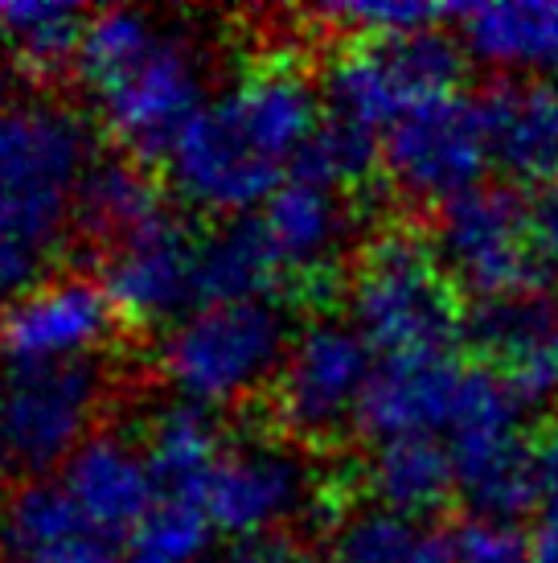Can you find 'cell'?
Returning <instances> with one entry per match:
<instances>
[{
  "mask_svg": "<svg viewBox=\"0 0 558 563\" xmlns=\"http://www.w3.org/2000/svg\"><path fill=\"white\" fill-rule=\"evenodd\" d=\"M115 153L160 169L186 124L210 103L205 58L189 33L144 9H94L75 63Z\"/></svg>",
  "mask_w": 558,
  "mask_h": 563,
  "instance_id": "cell-1",
  "label": "cell"
},
{
  "mask_svg": "<svg viewBox=\"0 0 558 563\" xmlns=\"http://www.w3.org/2000/svg\"><path fill=\"white\" fill-rule=\"evenodd\" d=\"M94 157L99 141L70 103L16 99L0 115V309L58 276Z\"/></svg>",
  "mask_w": 558,
  "mask_h": 563,
  "instance_id": "cell-2",
  "label": "cell"
},
{
  "mask_svg": "<svg viewBox=\"0 0 558 563\" xmlns=\"http://www.w3.org/2000/svg\"><path fill=\"white\" fill-rule=\"evenodd\" d=\"M465 288L451 280L435 239L415 227H382L349 272V325L378 358L451 354L468 338Z\"/></svg>",
  "mask_w": 558,
  "mask_h": 563,
  "instance_id": "cell-3",
  "label": "cell"
},
{
  "mask_svg": "<svg viewBox=\"0 0 558 563\" xmlns=\"http://www.w3.org/2000/svg\"><path fill=\"white\" fill-rule=\"evenodd\" d=\"M288 300H226L186 313L160 338V375L181 404L234 407L276 383L292 350Z\"/></svg>",
  "mask_w": 558,
  "mask_h": 563,
  "instance_id": "cell-4",
  "label": "cell"
},
{
  "mask_svg": "<svg viewBox=\"0 0 558 563\" xmlns=\"http://www.w3.org/2000/svg\"><path fill=\"white\" fill-rule=\"evenodd\" d=\"M108 399L103 358L21 366L0 362V482H54L94 437Z\"/></svg>",
  "mask_w": 558,
  "mask_h": 563,
  "instance_id": "cell-5",
  "label": "cell"
},
{
  "mask_svg": "<svg viewBox=\"0 0 558 563\" xmlns=\"http://www.w3.org/2000/svg\"><path fill=\"white\" fill-rule=\"evenodd\" d=\"M373 350L354 325L316 317L292 338V350L271 383V416L288 440L328 444L357 428V407L373 378Z\"/></svg>",
  "mask_w": 558,
  "mask_h": 563,
  "instance_id": "cell-6",
  "label": "cell"
},
{
  "mask_svg": "<svg viewBox=\"0 0 558 563\" xmlns=\"http://www.w3.org/2000/svg\"><path fill=\"white\" fill-rule=\"evenodd\" d=\"M435 247L451 280L477 300L550 288L529 239V194L513 186H477L444 206Z\"/></svg>",
  "mask_w": 558,
  "mask_h": 563,
  "instance_id": "cell-7",
  "label": "cell"
},
{
  "mask_svg": "<svg viewBox=\"0 0 558 563\" xmlns=\"http://www.w3.org/2000/svg\"><path fill=\"white\" fill-rule=\"evenodd\" d=\"M160 169L177 202L214 222L259 214L288 181V169L267 161L243 136L217 95H210V103L189 120Z\"/></svg>",
  "mask_w": 558,
  "mask_h": 563,
  "instance_id": "cell-8",
  "label": "cell"
},
{
  "mask_svg": "<svg viewBox=\"0 0 558 563\" xmlns=\"http://www.w3.org/2000/svg\"><path fill=\"white\" fill-rule=\"evenodd\" d=\"M309 498V465L295 456L292 440L283 432H243L226 437L222 461L205 489V515L217 539L238 548L279 539Z\"/></svg>",
  "mask_w": 558,
  "mask_h": 563,
  "instance_id": "cell-9",
  "label": "cell"
},
{
  "mask_svg": "<svg viewBox=\"0 0 558 563\" xmlns=\"http://www.w3.org/2000/svg\"><path fill=\"white\" fill-rule=\"evenodd\" d=\"M489 165V141L477 99L448 95L418 103L387 132L382 169L411 202L448 206L477 189Z\"/></svg>",
  "mask_w": 558,
  "mask_h": 563,
  "instance_id": "cell-10",
  "label": "cell"
},
{
  "mask_svg": "<svg viewBox=\"0 0 558 563\" xmlns=\"http://www.w3.org/2000/svg\"><path fill=\"white\" fill-rule=\"evenodd\" d=\"M198 235L177 206L99 255V284L108 288L115 313L136 325H177L198 309Z\"/></svg>",
  "mask_w": 558,
  "mask_h": 563,
  "instance_id": "cell-11",
  "label": "cell"
},
{
  "mask_svg": "<svg viewBox=\"0 0 558 563\" xmlns=\"http://www.w3.org/2000/svg\"><path fill=\"white\" fill-rule=\"evenodd\" d=\"M120 321L99 276L66 272L0 309V362L58 366L103 358Z\"/></svg>",
  "mask_w": 558,
  "mask_h": 563,
  "instance_id": "cell-12",
  "label": "cell"
},
{
  "mask_svg": "<svg viewBox=\"0 0 558 563\" xmlns=\"http://www.w3.org/2000/svg\"><path fill=\"white\" fill-rule=\"evenodd\" d=\"M259 227L276 251L283 288H292V297L321 300L337 288V251L349 231V206L342 189L288 173V181L259 210Z\"/></svg>",
  "mask_w": 558,
  "mask_h": 563,
  "instance_id": "cell-13",
  "label": "cell"
},
{
  "mask_svg": "<svg viewBox=\"0 0 558 563\" xmlns=\"http://www.w3.org/2000/svg\"><path fill=\"white\" fill-rule=\"evenodd\" d=\"M217 99L231 111L234 124L243 128V136L288 173L325 120L321 87H312L309 70L292 58L247 66L226 91H217Z\"/></svg>",
  "mask_w": 558,
  "mask_h": 563,
  "instance_id": "cell-14",
  "label": "cell"
},
{
  "mask_svg": "<svg viewBox=\"0 0 558 563\" xmlns=\"http://www.w3.org/2000/svg\"><path fill=\"white\" fill-rule=\"evenodd\" d=\"M460 378H465V366L451 354L378 358L370 387L357 407V432L370 444L448 432Z\"/></svg>",
  "mask_w": 558,
  "mask_h": 563,
  "instance_id": "cell-15",
  "label": "cell"
},
{
  "mask_svg": "<svg viewBox=\"0 0 558 563\" xmlns=\"http://www.w3.org/2000/svg\"><path fill=\"white\" fill-rule=\"evenodd\" d=\"M489 161L513 186L558 189V82L505 79L477 99Z\"/></svg>",
  "mask_w": 558,
  "mask_h": 563,
  "instance_id": "cell-16",
  "label": "cell"
},
{
  "mask_svg": "<svg viewBox=\"0 0 558 563\" xmlns=\"http://www.w3.org/2000/svg\"><path fill=\"white\" fill-rule=\"evenodd\" d=\"M0 555L9 563H127L124 543L99 531L58 482L9 489L0 506Z\"/></svg>",
  "mask_w": 558,
  "mask_h": 563,
  "instance_id": "cell-17",
  "label": "cell"
},
{
  "mask_svg": "<svg viewBox=\"0 0 558 563\" xmlns=\"http://www.w3.org/2000/svg\"><path fill=\"white\" fill-rule=\"evenodd\" d=\"M54 482L66 489L82 515L111 539L127 543L132 531L156 506V482L144 444L120 432H94L63 465Z\"/></svg>",
  "mask_w": 558,
  "mask_h": 563,
  "instance_id": "cell-18",
  "label": "cell"
},
{
  "mask_svg": "<svg viewBox=\"0 0 558 563\" xmlns=\"http://www.w3.org/2000/svg\"><path fill=\"white\" fill-rule=\"evenodd\" d=\"M468 342L522 404L546 399V362L558 345V297L550 288L481 300L468 313Z\"/></svg>",
  "mask_w": 558,
  "mask_h": 563,
  "instance_id": "cell-19",
  "label": "cell"
},
{
  "mask_svg": "<svg viewBox=\"0 0 558 563\" xmlns=\"http://www.w3.org/2000/svg\"><path fill=\"white\" fill-rule=\"evenodd\" d=\"M172 198L156 181V173L124 153H99L82 177L75 210V239H82L94 255H108L148 219H156Z\"/></svg>",
  "mask_w": 558,
  "mask_h": 563,
  "instance_id": "cell-20",
  "label": "cell"
},
{
  "mask_svg": "<svg viewBox=\"0 0 558 563\" xmlns=\"http://www.w3.org/2000/svg\"><path fill=\"white\" fill-rule=\"evenodd\" d=\"M361 485L373 506L394 515L427 518L444 510L460 489L451 444L439 437H399L370 449Z\"/></svg>",
  "mask_w": 558,
  "mask_h": 563,
  "instance_id": "cell-21",
  "label": "cell"
},
{
  "mask_svg": "<svg viewBox=\"0 0 558 563\" xmlns=\"http://www.w3.org/2000/svg\"><path fill=\"white\" fill-rule=\"evenodd\" d=\"M140 444H144L148 470H153L156 498H181L205 506L210 477H214L222 449H226V437L217 428L214 411L177 399L156 416L148 437Z\"/></svg>",
  "mask_w": 558,
  "mask_h": 563,
  "instance_id": "cell-22",
  "label": "cell"
},
{
  "mask_svg": "<svg viewBox=\"0 0 558 563\" xmlns=\"http://www.w3.org/2000/svg\"><path fill=\"white\" fill-rule=\"evenodd\" d=\"M279 292L288 288H283L276 251L259 227V214L217 222L198 235V309L226 305V300L279 297Z\"/></svg>",
  "mask_w": 558,
  "mask_h": 563,
  "instance_id": "cell-23",
  "label": "cell"
},
{
  "mask_svg": "<svg viewBox=\"0 0 558 563\" xmlns=\"http://www.w3.org/2000/svg\"><path fill=\"white\" fill-rule=\"evenodd\" d=\"M456 21L481 63L558 75V4H472L456 9Z\"/></svg>",
  "mask_w": 558,
  "mask_h": 563,
  "instance_id": "cell-24",
  "label": "cell"
},
{
  "mask_svg": "<svg viewBox=\"0 0 558 563\" xmlns=\"http://www.w3.org/2000/svg\"><path fill=\"white\" fill-rule=\"evenodd\" d=\"M451 456H456L460 494L472 506V515L517 522L534 501L543 498L538 482H534L529 440L522 432L496 440H472V444H451Z\"/></svg>",
  "mask_w": 558,
  "mask_h": 563,
  "instance_id": "cell-25",
  "label": "cell"
},
{
  "mask_svg": "<svg viewBox=\"0 0 558 563\" xmlns=\"http://www.w3.org/2000/svg\"><path fill=\"white\" fill-rule=\"evenodd\" d=\"M94 9L66 0H4L0 4V46L13 70L63 75L75 70L82 33Z\"/></svg>",
  "mask_w": 558,
  "mask_h": 563,
  "instance_id": "cell-26",
  "label": "cell"
},
{
  "mask_svg": "<svg viewBox=\"0 0 558 563\" xmlns=\"http://www.w3.org/2000/svg\"><path fill=\"white\" fill-rule=\"evenodd\" d=\"M328 563H456V548L451 531H439L427 518L366 506L333 531Z\"/></svg>",
  "mask_w": 558,
  "mask_h": 563,
  "instance_id": "cell-27",
  "label": "cell"
},
{
  "mask_svg": "<svg viewBox=\"0 0 558 563\" xmlns=\"http://www.w3.org/2000/svg\"><path fill=\"white\" fill-rule=\"evenodd\" d=\"M378 46H382V58H387L390 75L399 79L411 108L460 95L456 87L465 79V46L451 33L418 30L403 33V37H387Z\"/></svg>",
  "mask_w": 558,
  "mask_h": 563,
  "instance_id": "cell-28",
  "label": "cell"
},
{
  "mask_svg": "<svg viewBox=\"0 0 558 563\" xmlns=\"http://www.w3.org/2000/svg\"><path fill=\"white\" fill-rule=\"evenodd\" d=\"M217 531L202 501L156 498L148 518L124 543L127 563H205Z\"/></svg>",
  "mask_w": 558,
  "mask_h": 563,
  "instance_id": "cell-29",
  "label": "cell"
},
{
  "mask_svg": "<svg viewBox=\"0 0 558 563\" xmlns=\"http://www.w3.org/2000/svg\"><path fill=\"white\" fill-rule=\"evenodd\" d=\"M316 21H333L354 42H387L418 30H439V21H456L451 4H411V0H345L312 9Z\"/></svg>",
  "mask_w": 558,
  "mask_h": 563,
  "instance_id": "cell-30",
  "label": "cell"
},
{
  "mask_svg": "<svg viewBox=\"0 0 558 563\" xmlns=\"http://www.w3.org/2000/svg\"><path fill=\"white\" fill-rule=\"evenodd\" d=\"M456 563H534V539L517 522L468 515L451 531Z\"/></svg>",
  "mask_w": 558,
  "mask_h": 563,
  "instance_id": "cell-31",
  "label": "cell"
},
{
  "mask_svg": "<svg viewBox=\"0 0 558 563\" xmlns=\"http://www.w3.org/2000/svg\"><path fill=\"white\" fill-rule=\"evenodd\" d=\"M529 239H534V255L543 276L555 284L558 276V189L529 194Z\"/></svg>",
  "mask_w": 558,
  "mask_h": 563,
  "instance_id": "cell-32",
  "label": "cell"
},
{
  "mask_svg": "<svg viewBox=\"0 0 558 563\" xmlns=\"http://www.w3.org/2000/svg\"><path fill=\"white\" fill-rule=\"evenodd\" d=\"M529 461H534V482L538 494L558 501V416L546 420L534 437H529Z\"/></svg>",
  "mask_w": 558,
  "mask_h": 563,
  "instance_id": "cell-33",
  "label": "cell"
},
{
  "mask_svg": "<svg viewBox=\"0 0 558 563\" xmlns=\"http://www.w3.org/2000/svg\"><path fill=\"white\" fill-rule=\"evenodd\" d=\"M222 563H304V555L292 548L288 534H279V539H259V543H238Z\"/></svg>",
  "mask_w": 558,
  "mask_h": 563,
  "instance_id": "cell-34",
  "label": "cell"
},
{
  "mask_svg": "<svg viewBox=\"0 0 558 563\" xmlns=\"http://www.w3.org/2000/svg\"><path fill=\"white\" fill-rule=\"evenodd\" d=\"M534 563H558V501H550L534 527Z\"/></svg>",
  "mask_w": 558,
  "mask_h": 563,
  "instance_id": "cell-35",
  "label": "cell"
},
{
  "mask_svg": "<svg viewBox=\"0 0 558 563\" xmlns=\"http://www.w3.org/2000/svg\"><path fill=\"white\" fill-rule=\"evenodd\" d=\"M16 103V79H13V66H0V115Z\"/></svg>",
  "mask_w": 558,
  "mask_h": 563,
  "instance_id": "cell-36",
  "label": "cell"
},
{
  "mask_svg": "<svg viewBox=\"0 0 558 563\" xmlns=\"http://www.w3.org/2000/svg\"><path fill=\"white\" fill-rule=\"evenodd\" d=\"M558 395V345L555 354H550V362H546V399H555Z\"/></svg>",
  "mask_w": 558,
  "mask_h": 563,
  "instance_id": "cell-37",
  "label": "cell"
}]
</instances>
